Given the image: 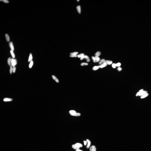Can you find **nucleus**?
Returning a JSON list of instances; mask_svg holds the SVG:
<instances>
[{"label": "nucleus", "mask_w": 151, "mask_h": 151, "mask_svg": "<svg viewBox=\"0 0 151 151\" xmlns=\"http://www.w3.org/2000/svg\"><path fill=\"white\" fill-rule=\"evenodd\" d=\"M19 131L23 142L26 146H30L34 141V132L29 121L22 118L18 123Z\"/></svg>", "instance_id": "1"}, {"label": "nucleus", "mask_w": 151, "mask_h": 151, "mask_svg": "<svg viewBox=\"0 0 151 151\" xmlns=\"http://www.w3.org/2000/svg\"><path fill=\"white\" fill-rule=\"evenodd\" d=\"M7 4H9L17 10L21 11H27L31 8L30 4L24 0H7Z\"/></svg>", "instance_id": "2"}, {"label": "nucleus", "mask_w": 151, "mask_h": 151, "mask_svg": "<svg viewBox=\"0 0 151 151\" xmlns=\"http://www.w3.org/2000/svg\"><path fill=\"white\" fill-rule=\"evenodd\" d=\"M32 151H45V150L42 146L38 145L33 148Z\"/></svg>", "instance_id": "3"}]
</instances>
